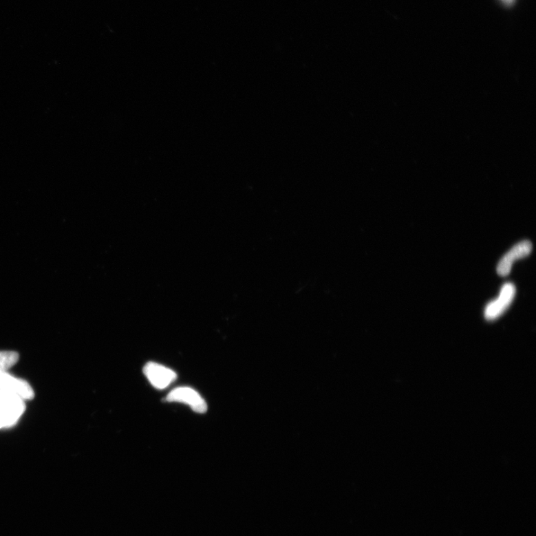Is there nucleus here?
<instances>
[{"mask_svg": "<svg viewBox=\"0 0 536 536\" xmlns=\"http://www.w3.org/2000/svg\"><path fill=\"white\" fill-rule=\"evenodd\" d=\"M24 411V400L20 396L0 390V429L15 425Z\"/></svg>", "mask_w": 536, "mask_h": 536, "instance_id": "f257e3e1", "label": "nucleus"}, {"mask_svg": "<svg viewBox=\"0 0 536 536\" xmlns=\"http://www.w3.org/2000/svg\"><path fill=\"white\" fill-rule=\"evenodd\" d=\"M166 401L188 405L197 414H204L208 409L204 398L195 389L191 387H178L171 390L167 396Z\"/></svg>", "mask_w": 536, "mask_h": 536, "instance_id": "f03ea898", "label": "nucleus"}, {"mask_svg": "<svg viewBox=\"0 0 536 536\" xmlns=\"http://www.w3.org/2000/svg\"><path fill=\"white\" fill-rule=\"evenodd\" d=\"M143 372L151 385L159 389H166L178 378L175 371L154 362L147 363Z\"/></svg>", "mask_w": 536, "mask_h": 536, "instance_id": "7ed1b4c3", "label": "nucleus"}, {"mask_svg": "<svg viewBox=\"0 0 536 536\" xmlns=\"http://www.w3.org/2000/svg\"><path fill=\"white\" fill-rule=\"evenodd\" d=\"M515 292L516 289L513 283L504 285L497 299L487 305L485 310L486 319L494 321L502 316L513 301Z\"/></svg>", "mask_w": 536, "mask_h": 536, "instance_id": "20e7f679", "label": "nucleus"}, {"mask_svg": "<svg viewBox=\"0 0 536 536\" xmlns=\"http://www.w3.org/2000/svg\"><path fill=\"white\" fill-rule=\"evenodd\" d=\"M532 249L533 245L530 241H523L515 244L498 263L497 267L498 275L506 277L510 275L514 261L529 256Z\"/></svg>", "mask_w": 536, "mask_h": 536, "instance_id": "39448f33", "label": "nucleus"}, {"mask_svg": "<svg viewBox=\"0 0 536 536\" xmlns=\"http://www.w3.org/2000/svg\"><path fill=\"white\" fill-rule=\"evenodd\" d=\"M0 390L15 394L23 400H29L34 396L32 388L25 380L14 378L6 372H0Z\"/></svg>", "mask_w": 536, "mask_h": 536, "instance_id": "423d86ee", "label": "nucleus"}, {"mask_svg": "<svg viewBox=\"0 0 536 536\" xmlns=\"http://www.w3.org/2000/svg\"><path fill=\"white\" fill-rule=\"evenodd\" d=\"M19 360V355L15 352H0V372H6Z\"/></svg>", "mask_w": 536, "mask_h": 536, "instance_id": "0eeeda50", "label": "nucleus"}, {"mask_svg": "<svg viewBox=\"0 0 536 536\" xmlns=\"http://www.w3.org/2000/svg\"><path fill=\"white\" fill-rule=\"evenodd\" d=\"M501 1L506 6H511L515 1V0H501Z\"/></svg>", "mask_w": 536, "mask_h": 536, "instance_id": "6e6552de", "label": "nucleus"}]
</instances>
